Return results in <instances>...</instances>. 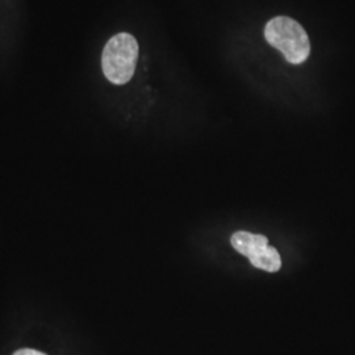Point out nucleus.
Returning <instances> with one entry per match:
<instances>
[{"label": "nucleus", "mask_w": 355, "mask_h": 355, "mask_svg": "<svg viewBox=\"0 0 355 355\" xmlns=\"http://www.w3.org/2000/svg\"><path fill=\"white\" fill-rule=\"evenodd\" d=\"M265 37L290 64H303L311 54V42L304 28L290 17L271 19L265 26Z\"/></svg>", "instance_id": "f257e3e1"}, {"label": "nucleus", "mask_w": 355, "mask_h": 355, "mask_svg": "<svg viewBox=\"0 0 355 355\" xmlns=\"http://www.w3.org/2000/svg\"><path fill=\"white\" fill-rule=\"evenodd\" d=\"M139 60V44L129 33H119L104 46L103 73L114 85H125L135 74Z\"/></svg>", "instance_id": "f03ea898"}, {"label": "nucleus", "mask_w": 355, "mask_h": 355, "mask_svg": "<svg viewBox=\"0 0 355 355\" xmlns=\"http://www.w3.org/2000/svg\"><path fill=\"white\" fill-rule=\"evenodd\" d=\"M232 246L239 252V253L249 257L250 254L258 250L259 248H263L268 245V240L262 234H254L249 232H237L232 236L230 239Z\"/></svg>", "instance_id": "7ed1b4c3"}, {"label": "nucleus", "mask_w": 355, "mask_h": 355, "mask_svg": "<svg viewBox=\"0 0 355 355\" xmlns=\"http://www.w3.org/2000/svg\"><path fill=\"white\" fill-rule=\"evenodd\" d=\"M249 261L252 262V265L257 268L265 270L268 272H277L279 271L282 267V258L277 249L271 248V246H265L258 249L257 252H254L250 257H248Z\"/></svg>", "instance_id": "20e7f679"}, {"label": "nucleus", "mask_w": 355, "mask_h": 355, "mask_svg": "<svg viewBox=\"0 0 355 355\" xmlns=\"http://www.w3.org/2000/svg\"><path fill=\"white\" fill-rule=\"evenodd\" d=\"M13 355H46L37 350H33V349H20L17 350Z\"/></svg>", "instance_id": "39448f33"}]
</instances>
